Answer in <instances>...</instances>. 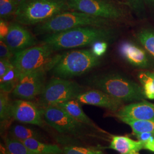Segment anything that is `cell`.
<instances>
[{"instance_id": "cell-30", "label": "cell", "mask_w": 154, "mask_h": 154, "mask_svg": "<svg viewBox=\"0 0 154 154\" xmlns=\"http://www.w3.org/2000/svg\"><path fill=\"white\" fill-rule=\"evenodd\" d=\"M13 57V53L5 42L0 40V58L11 60Z\"/></svg>"}, {"instance_id": "cell-21", "label": "cell", "mask_w": 154, "mask_h": 154, "mask_svg": "<svg viewBox=\"0 0 154 154\" xmlns=\"http://www.w3.org/2000/svg\"><path fill=\"white\" fill-rule=\"evenodd\" d=\"M18 79L19 75L13 65H12L5 74L0 77L1 91L6 93H11L16 88Z\"/></svg>"}, {"instance_id": "cell-4", "label": "cell", "mask_w": 154, "mask_h": 154, "mask_svg": "<svg viewBox=\"0 0 154 154\" xmlns=\"http://www.w3.org/2000/svg\"><path fill=\"white\" fill-rule=\"evenodd\" d=\"M111 23V20L93 16L81 11H66L36 25L34 32L37 35H47L86 26L110 28Z\"/></svg>"}, {"instance_id": "cell-8", "label": "cell", "mask_w": 154, "mask_h": 154, "mask_svg": "<svg viewBox=\"0 0 154 154\" xmlns=\"http://www.w3.org/2000/svg\"><path fill=\"white\" fill-rule=\"evenodd\" d=\"M69 9L93 16L117 21L125 17L124 11L108 0H67Z\"/></svg>"}, {"instance_id": "cell-7", "label": "cell", "mask_w": 154, "mask_h": 154, "mask_svg": "<svg viewBox=\"0 0 154 154\" xmlns=\"http://www.w3.org/2000/svg\"><path fill=\"white\" fill-rule=\"evenodd\" d=\"M82 92V86L77 82L55 77L46 83L40 95L39 102L42 109L50 106H57L76 99Z\"/></svg>"}, {"instance_id": "cell-2", "label": "cell", "mask_w": 154, "mask_h": 154, "mask_svg": "<svg viewBox=\"0 0 154 154\" xmlns=\"http://www.w3.org/2000/svg\"><path fill=\"white\" fill-rule=\"evenodd\" d=\"M68 10L67 0H20L14 16L22 25H37Z\"/></svg>"}, {"instance_id": "cell-18", "label": "cell", "mask_w": 154, "mask_h": 154, "mask_svg": "<svg viewBox=\"0 0 154 154\" xmlns=\"http://www.w3.org/2000/svg\"><path fill=\"white\" fill-rule=\"evenodd\" d=\"M25 146L36 154H60L63 149L56 144L43 143L40 140L30 138L22 142Z\"/></svg>"}, {"instance_id": "cell-22", "label": "cell", "mask_w": 154, "mask_h": 154, "mask_svg": "<svg viewBox=\"0 0 154 154\" xmlns=\"http://www.w3.org/2000/svg\"><path fill=\"white\" fill-rule=\"evenodd\" d=\"M121 120L131 127L135 135L142 132L154 133V120H138L127 118H121Z\"/></svg>"}, {"instance_id": "cell-27", "label": "cell", "mask_w": 154, "mask_h": 154, "mask_svg": "<svg viewBox=\"0 0 154 154\" xmlns=\"http://www.w3.org/2000/svg\"><path fill=\"white\" fill-rule=\"evenodd\" d=\"M135 135L143 143V149L154 152V133L142 132Z\"/></svg>"}, {"instance_id": "cell-1", "label": "cell", "mask_w": 154, "mask_h": 154, "mask_svg": "<svg viewBox=\"0 0 154 154\" xmlns=\"http://www.w3.org/2000/svg\"><path fill=\"white\" fill-rule=\"evenodd\" d=\"M116 36V31L111 28L86 26L45 35L43 43L57 51L83 48L98 41L109 42Z\"/></svg>"}, {"instance_id": "cell-32", "label": "cell", "mask_w": 154, "mask_h": 154, "mask_svg": "<svg viewBox=\"0 0 154 154\" xmlns=\"http://www.w3.org/2000/svg\"><path fill=\"white\" fill-rule=\"evenodd\" d=\"M12 65L11 61L10 60H0V77H2L5 74L6 72L11 67Z\"/></svg>"}, {"instance_id": "cell-26", "label": "cell", "mask_w": 154, "mask_h": 154, "mask_svg": "<svg viewBox=\"0 0 154 154\" xmlns=\"http://www.w3.org/2000/svg\"><path fill=\"white\" fill-rule=\"evenodd\" d=\"M19 0H0L1 19H7L14 14Z\"/></svg>"}, {"instance_id": "cell-3", "label": "cell", "mask_w": 154, "mask_h": 154, "mask_svg": "<svg viewBox=\"0 0 154 154\" xmlns=\"http://www.w3.org/2000/svg\"><path fill=\"white\" fill-rule=\"evenodd\" d=\"M90 85L122 102H139L146 98L143 88L132 80L118 74L97 75L89 81Z\"/></svg>"}, {"instance_id": "cell-31", "label": "cell", "mask_w": 154, "mask_h": 154, "mask_svg": "<svg viewBox=\"0 0 154 154\" xmlns=\"http://www.w3.org/2000/svg\"><path fill=\"white\" fill-rule=\"evenodd\" d=\"M132 9L138 14L141 16L144 13L143 0H127Z\"/></svg>"}, {"instance_id": "cell-14", "label": "cell", "mask_w": 154, "mask_h": 154, "mask_svg": "<svg viewBox=\"0 0 154 154\" xmlns=\"http://www.w3.org/2000/svg\"><path fill=\"white\" fill-rule=\"evenodd\" d=\"M120 55L127 62L140 69H149L152 65L147 51L131 41H123L119 46Z\"/></svg>"}, {"instance_id": "cell-34", "label": "cell", "mask_w": 154, "mask_h": 154, "mask_svg": "<svg viewBox=\"0 0 154 154\" xmlns=\"http://www.w3.org/2000/svg\"><path fill=\"white\" fill-rule=\"evenodd\" d=\"M147 4H154V0H143Z\"/></svg>"}, {"instance_id": "cell-29", "label": "cell", "mask_w": 154, "mask_h": 154, "mask_svg": "<svg viewBox=\"0 0 154 154\" xmlns=\"http://www.w3.org/2000/svg\"><path fill=\"white\" fill-rule=\"evenodd\" d=\"M108 48V42L106 41H98L92 45L94 54L98 57L104 55Z\"/></svg>"}, {"instance_id": "cell-5", "label": "cell", "mask_w": 154, "mask_h": 154, "mask_svg": "<svg viewBox=\"0 0 154 154\" xmlns=\"http://www.w3.org/2000/svg\"><path fill=\"white\" fill-rule=\"evenodd\" d=\"M55 50L49 45H35L15 54L11 62L18 72L21 74L41 69L50 71L60 59L61 54L54 55Z\"/></svg>"}, {"instance_id": "cell-28", "label": "cell", "mask_w": 154, "mask_h": 154, "mask_svg": "<svg viewBox=\"0 0 154 154\" xmlns=\"http://www.w3.org/2000/svg\"><path fill=\"white\" fill-rule=\"evenodd\" d=\"M64 154H102L93 149L74 146H66L63 149Z\"/></svg>"}, {"instance_id": "cell-10", "label": "cell", "mask_w": 154, "mask_h": 154, "mask_svg": "<svg viewBox=\"0 0 154 154\" xmlns=\"http://www.w3.org/2000/svg\"><path fill=\"white\" fill-rule=\"evenodd\" d=\"M49 70L41 69L21 74L16 88L11 93L17 99L32 100L40 95L44 88L46 72Z\"/></svg>"}, {"instance_id": "cell-17", "label": "cell", "mask_w": 154, "mask_h": 154, "mask_svg": "<svg viewBox=\"0 0 154 154\" xmlns=\"http://www.w3.org/2000/svg\"><path fill=\"white\" fill-rule=\"evenodd\" d=\"M80 104L81 103L77 99H74L70 100L57 106H59L63 109L69 115L72 116L77 121L85 125L95 126L93 122L83 111Z\"/></svg>"}, {"instance_id": "cell-19", "label": "cell", "mask_w": 154, "mask_h": 154, "mask_svg": "<svg viewBox=\"0 0 154 154\" xmlns=\"http://www.w3.org/2000/svg\"><path fill=\"white\" fill-rule=\"evenodd\" d=\"M9 137L22 142L30 138L40 140L42 135L37 130L33 128L22 125H14L9 130Z\"/></svg>"}, {"instance_id": "cell-13", "label": "cell", "mask_w": 154, "mask_h": 154, "mask_svg": "<svg viewBox=\"0 0 154 154\" xmlns=\"http://www.w3.org/2000/svg\"><path fill=\"white\" fill-rule=\"evenodd\" d=\"M76 99L81 104L98 106L112 112H118L123 107V103L121 100L96 88L83 91Z\"/></svg>"}, {"instance_id": "cell-24", "label": "cell", "mask_w": 154, "mask_h": 154, "mask_svg": "<svg viewBox=\"0 0 154 154\" xmlns=\"http://www.w3.org/2000/svg\"><path fill=\"white\" fill-rule=\"evenodd\" d=\"M136 38L146 50L154 57V30L143 29L136 34Z\"/></svg>"}, {"instance_id": "cell-9", "label": "cell", "mask_w": 154, "mask_h": 154, "mask_svg": "<svg viewBox=\"0 0 154 154\" xmlns=\"http://www.w3.org/2000/svg\"><path fill=\"white\" fill-rule=\"evenodd\" d=\"M41 110L45 121L59 133L77 136L84 131L85 125L77 121L59 106H50Z\"/></svg>"}, {"instance_id": "cell-15", "label": "cell", "mask_w": 154, "mask_h": 154, "mask_svg": "<svg viewBox=\"0 0 154 154\" xmlns=\"http://www.w3.org/2000/svg\"><path fill=\"white\" fill-rule=\"evenodd\" d=\"M119 118H131L138 120H154V104L146 100L122 107L117 112Z\"/></svg>"}, {"instance_id": "cell-23", "label": "cell", "mask_w": 154, "mask_h": 154, "mask_svg": "<svg viewBox=\"0 0 154 154\" xmlns=\"http://www.w3.org/2000/svg\"><path fill=\"white\" fill-rule=\"evenodd\" d=\"M138 77L146 98L154 99V72H140Z\"/></svg>"}, {"instance_id": "cell-25", "label": "cell", "mask_w": 154, "mask_h": 154, "mask_svg": "<svg viewBox=\"0 0 154 154\" xmlns=\"http://www.w3.org/2000/svg\"><path fill=\"white\" fill-rule=\"evenodd\" d=\"M11 102L9 94L1 91L0 93V118L1 121H7L11 118Z\"/></svg>"}, {"instance_id": "cell-6", "label": "cell", "mask_w": 154, "mask_h": 154, "mask_svg": "<svg viewBox=\"0 0 154 154\" xmlns=\"http://www.w3.org/2000/svg\"><path fill=\"white\" fill-rule=\"evenodd\" d=\"M100 63L99 57L91 50H76L61 54L50 71L55 77L67 79L85 74Z\"/></svg>"}, {"instance_id": "cell-11", "label": "cell", "mask_w": 154, "mask_h": 154, "mask_svg": "<svg viewBox=\"0 0 154 154\" xmlns=\"http://www.w3.org/2000/svg\"><path fill=\"white\" fill-rule=\"evenodd\" d=\"M42 110L30 100L17 99L11 102V116L17 121L42 126Z\"/></svg>"}, {"instance_id": "cell-12", "label": "cell", "mask_w": 154, "mask_h": 154, "mask_svg": "<svg viewBox=\"0 0 154 154\" xmlns=\"http://www.w3.org/2000/svg\"><path fill=\"white\" fill-rule=\"evenodd\" d=\"M4 41L14 55L35 46L37 42L32 33L22 25L17 22L10 24L9 32Z\"/></svg>"}, {"instance_id": "cell-16", "label": "cell", "mask_w": 154, "mask_h": 154, "mask_svg": "<svg viewBox=\"0 0 154 154\" xmlns=\"http://www.w3.org/2000/svg\"><path fill=\"white\" fill-rule=\"evenodd\" d=\"M109 149L116 150L121 154H137L143 149L141 141H135L125 136H113Z\"/></svg>"}, {"instance_id": "cell-35", "label": "cell", "mask_w": 154, "mask_h": 154, "mask_svg": "<svg viewBox=\"0 0 154 154\" xmlns=\"http://www.w3.org/2000/svg\"><path fill=\"white\" fill-rule=\"evenodd\" d=\"M139 154V153H138V154Z\"/></svg>"}, {"instance_id": "cell-33", "label": "cell", "mask_w": 154, "mask_h": 154, "mask_svg": "<svg viewBox=\"0 0 154 154\" xmlns=\"http://www.w3.org/2000/svg\"><path fill=\"white\" fill-rule=\"evenodd\" d=\"M9 26L7 22L3 19H1L0 21V40L5 41L6 37L9 32Z\"/></svg>"}, {"instance_id": "cell-20", "label": "cell", "mask_w": 154, "mask_h": 154, "mask_svg": "<svg viewBox=\"0 0 154 154\" xmlns=\"http://www.w3.org/2000/svg\"><path fill=\"white\" fill-rule=\"evenodd\" d=\"M1 154H36L28 149L24 144L8 137L5 139L4 146L1 147Z\"/></svg>"}]
</instances>
